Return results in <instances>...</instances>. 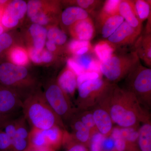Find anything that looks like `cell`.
Returning <instances> with one entry per match:
<instances>
[{
    "instance_id": "38",
    "label": "cell",
    "mask_w": 151,
    "mask_h": 151,
    "mask_svg": "<svg viewBox=\"0 0 151 151\" xmlns=\"http://www.w3.org/2000/svg\"><path fill=\"white\" fill-rule=\"evenodd\" d=\"M12 42L11 36L6 33H3L0 35V54L6 49L8 48Z\"/></svg>"
},
{
    "instance_id": "9",
    "label": "cell",
    "mask_w": 151,
    "mask_h": 151,
    "mask_svg": "<svg viewBox=\"0 0 151 151\" xmlns=\"http://www.w3.org/2000/svg\"><path fill=\"white\" fill-rule=\"evenodd\" d=\"M140 35L133 27L124 21L107 40L117 47L133 44Z\"/></svg>"
},
{
    "instance_id": "4",
    "label": "cell",
    "mask_w": 151,
    "mask_h": 151,
    "mask_svg": "<svg viewBox=\"0 0 151 151\" xmlns=\"http://www.w3.org/2000/svg\"><path fill=\"white\" fill-rule=\"evenodd\" d=\"M126 78V88L134 94L142 106L147 110L151 107V69L140 62Z\"/></svg>"
},
{
    "instance_id": "26",
    "label": "cell",
    "mask_w": 151,
    "mask_h": 151,
    "mask_svg": "<svg viewBox=\"0 0 151 151\" xmlns=\"http://www.w3.org/2000/svg\"><path fill=\"white\" fill-rule=\"evenodd\" d=\"M73 116L80 120L89 129L91 136L96 132H98L91 110L79 111L77 110Z\"/></svg>"
},
{
    "instance_id": "29",
    "label": "cell",
    "mask_w": 151,
    "mask_h": 151,
    "mask_svg": "<svg viewBox=\"0 0 151 151\" xmlns=\"http://www.w3.org/2000/svg\"><path fill=\"white\" fill-rule=\"evenodd\" d=\"M120 129L122 137L127 142L128 147L137 146L139 128L120 127Z\"/></svg>"
},
{
    "instance_id": "36",
    "label": "cell",
    "mask_w": 151,
    "mask_h": 151,
    "mask_svg": "<svg viewBox=\"0 0 151 151\" xmlns=\"http://www.w3.org/2000/svg\"><path fill=\"white\" fill-rule=\"evenodd\" d=\"M12 139L0 129V151H12Z\"/></svg>"
},
{
    "instance_id": "13",
    "label": "cell",
    "mask_w": 151,
    "mask_h": 151,
    "mask_svg": "<svg viewBox=\"0 0 151 151\" xmlns=\"http://www.w3.org/2000/svg\"><path fill=\"white\" fill-rule=\"evenodd\" d=\"M68 125L72 130L70 134L73 139L89 147L91 137L89 129L74 116L70 119Z\"/></svg>"
},
{
    "instance_id": "21",
    "label": "cell",
    "mask_w": 151,
    "mask_h": 151,
    "mask_svg": "<svg viewBox=\"0 0 151 151\" xmlns=\"http://www.w3.org/2000/svg\"><path fill=\"white\" fill-rule=\"evenodd\" d=\"M122 0H107L104 3L98 17L100 24L114 16L119 15V8Z\"/></svg>"
},
{
    "instance_id": "20",
    "label": "cell",
    "mask_w": 151,
    "mask_h": 151,
    "mask_svg": "<svg viewBox=\"0 0 151 151\" xmlns=\"http://www.w3.org/2000/svg\"><path fill=\"white\" fill-rule=\"evenodd\" d=\"M73 60L81 66L85 72H95L101 75L100 60L93 57L92 55L86 54L75 56Z\"/></svg>"
},
{
    "instance_id": "35",
    "label": "cell",
    "mask_w": 151,
    "mask_h": 151,
    "mask_svg": "<svg viewBox=\"0 0 151 151\" xmlns=\"http://www.w3.org/2000/svg\"><path fill=\"white\" fill-rule=\"evenodd\" d=\"M17 120L12 118L8 120L1 128L9 137L12 139L16 132Z\"/></svg>"
},
{
    "instance_id": "37",
    "label": "cell",
    "mask_w": 151,
    "mask_h": 151,
    "mask_svg": "<svg viewBox=\"0 0 151 151\" xmlns=\"http://www.w3.org/2000/svg\"><path fill=\"white\" fill-rule=\"evenodd\" d=\"M42 4L40 1L37 0H32L28 3L27 12L28 16L30 18L35 16L38 12L39 10L41 7Z\"/></svg>"
},
{
    "instance_id": "19",
    "label": "cell",
    "mask_w": 151,
    "mask_h": 151,
    "mask_svg": "<svg viewBox=\"0 0 151 151\" xmlns=\"http://www.w3.org/2000/svg\"><path fill=\"white\" fill-rule=\"evenodd\" d=\"M116 48L114 45L107 40H101L93 47V52L100 62H103L107 61L115 53Z\"/></svg>"
},
{
    "instance_id": "10",
    "label": "cell",
    "mask_w": 151,
    "mask_h": 151,
    "mask_svg": "<svg viewBox=\"0 0 151 151\" xmlns=\"http://www.w3.org/2000/svg\"><path fill=\"white\" fill-rule=\"evenodd\" d=\"M90 110L98 132L105 137H110L113 128V123L108 111L98 104Z\"/></svg>"
},
{
    "instance_id": "16",
    "label": "cell",
    "mask_w": 151,
    "mask_h": 151,
    "mask_svg": "<svg viewBox=\"0 0 151 151\" xmlns=\"http://www.w3.org/2000/svg\"><path fill=\"white\" fill-rule=\"evenodd\" d=\"M65 130L59 126H54L47 129L42 130L47 147L55 151L60 148L63 145Z\"/></svg>"
},
{
    "instance_id": "15",
    "label": "cell",
    "mask_w": 151,
    "mask_h": 151,
    "mask_svg": "<svg viewBox=\"0 0 151 151\" xmlns=\"http://www.w3.org/2000/svg\"><path fill=\"white\" fill-rule=\"evenodd\" d=\"M57 84L68 97H73L77 88V75L68 67L59 76Z\"/></svg>"
},
{
    "instance_id": "45",
    "label": "cell",
    "mask_w": 151,
    "mask_h": 151,
    "mask_svg": "<svg viewBox=\"0 0 151 151\" xmlns=\"http://www.w3.org/2000/svg\"><path fill=\"white\" fill-rule=\"evenodd\" d=\"M24 151H56L54 149L49 147H36L29 146Z\"/></svg>"
},
{
    "instance_id": "28",
    "label": "cell",
    "mask_w": 151,
    "mask_h": 151,
    "mask_svg": "<svg viewBox=\"0 0 151 151\" xmlns=\"http://www.w3.org/2000/svg\"><path fill=\"white\" fill-rule=\"evenodd\" d=\"M62 146L65 151H88V147L74 140L67 130L64 132Z\"/></svg>"
},
{
    "instance_id": "47",
    "label": "cell",
    "mask_w": 151,
    "mask_h": 151,
    "mask_svg": "<svg viewBox=\"0 0 151 151\" xmlns=\"http://www.w3.org/2000/svg\"><path fill=\"white\" fill-rule=\"evenodd\" d=\"M46 46L49 51L53 52L56 50V45L52 41H47L46 43Z\"/></svg>"
},
{
    "instance_id": "14",
    "label": "cell",
    "mask_w": 151,
    "mask_h": 151,
    "mask_svg": "<svg viewBox=\"0 0 151 151\" xmlns=\"http://www.w3.org/2000/svg\"><path fill=\"white\" fill-rule=\"evenodd\" d=\"M134 51L149 68L151 67V34L139 36L134 45Z\"/></svg>"
},
{
    "instance_id": "50",
    "label": "cell",
    "mask_w": 151,
    "mask_h": 151,
    "mask_svg": "<svg viewBox=\"0 0 151 151\" xmlns=\"http://www.w3.org/2000/svg\"><path fill=\"white\" fill-rule=\"evenodd\" d=\"M6 2V1H4V0H0V4H4Z\"/></svg>"
},
{
    "instance_id": "44",
    "label": "cell",
    "mask_w": 151,
    "mask_h": 151,
    "mask_svg": "<svg viewBox=\"0 0 151 151\" xmlns=\"http://www.w3.org/2000/svg\"><path fill=\"white\" fill-rule=\"evenodd\" d=\"M52 55L50 52L47 50H42L41 53L42 62L48 63L52 60Z\"/></svg>"
},
{
    "instance_id": "30",
    "label": "cell",
    "mask_w": 151,
    "mask_h": 151,
    "mask_svg": "<svg viewBox=\"0 0 151 151\" xmlns=\"http://www.w3.org/2000/svg\"><path fill=\"white\" fill-rule=\"evenodd\" d=\"M110 136L114 140L115 151H127L128 144L122 137L120 127H113Z\"/></svg>"
},
{
    "instance_id": "22",
    "label": "cell",
    "mask_w": 151,
    "mask_h": 151,
    "mask_svg": "<svg viewBox=\"0 0 151 151\" xmlns=\"http://www.w3.org/2000/svg\"><path fill=\"white\" fill-rule=\"evenodd\" d=\"M124 21V18L120 15L114 16L107 19L100 25L102 37L104 39L110 37Z\"/></svg>"
},
{
    "instance_id": "3",
    "label": "cell",
    "mask_w": 151,
    "mask_h": 151,
    "mask_svg": "<svg viewBox=\"0 0 151 151\" xmlns=\"http://www.w3.org/2000/svg\"><path fill=\"white\" fill-rule=\"evenodd\" d=\"M139 62V58L134 50L114 53L107 61L100 62V72L106 81L111 84H116L126 78Z\"/></svg>"
},
{
    "instance_id": "39",
    "label": "cell",
    "mask_w": 151,
    "mask_h": 151,
    "mask_svg": "<svg viewBox=\"0 0 151 151\" xmlns=\"http://www.w3.org/2000/svg\"><path fill=\"white\" fill-rule=\"evenodd\" d=\"M101 75L95 72H86L78 76H77V86L84 81L101 77Z\"/></svg>"
},
{
    "instance_id": "2",
    "label": "cell",
    "mask_w": 151,
    "mask_h": 151,
    "mask_svg": "<svg viewBox=\"0 0 151 151\" xmlns=\"http://www.w3.org/2000/svg\"><path fill=\"white\" fill-rule=\"evenodd\" d=\"M23 116L31 128L45 130L59 126L66 130L61 119L49 105L43 94H31L22 102Z\"/></svg>"
},
{
    "instance_id": "11",
    "label": "cell",
    "mask_w": 151,
    "mask_h": 151,
    "mask_svg": "<svg viewBox=\"0 0 151 151\" xmlns=\"http://www.w3.org/2000/svg\"><path fill=\"white\" fill-rule=\"evenodd\" d=\"M119 13L124 21L140 35L142 23L138 16L134 1L122 0L119 6Z\"/></svg>"
},
{
    "instance_id": "41",
    "label": "cell",
    "mask_w": 151,
    "mask_h": 151,
    "mask_svg": "<svg viewBox=\"0 0 151 151\" xmlns=\"http://www.w3.org/2000/svg\"><path fill=\"white\" fill-rule=\"evenodd\" d=\"M32 21L36 24L42 25H45L48 23V18L47 15L43 12H38L34 16L31 18Z\"/></svg>"
},
{
    "instance_id": "23",
    "label": "cell",
    "mask_w": 151,
    "mask_h": 151,
    "mask_svg": "<svg viewBox=\"0 0 151 151\" xmlns=\"http://www.w3.org/2000/svg\"><path fill=\"white\" fill-rule=\"evenodd\" d=\"M27 4L22 0H15L11 2L4 12V14L19 20L22 19L27 12Z\"/></svg>"
},
{
    "instance_id": "1",
    "label": "cell",
    "mask_w": 151,
    "mask_h": 151,
    "mask_svg": "<svg viewBox=\"0 0 151 151\" xmlns=\"http://www.w3.org/2000/svg\"><path fill=\"white\" fill-rule=\"evenodd\" d=\"M97 104L108 111L119 127L139 128L140 123L151 122L148 110L132 93L116 84H110Z\"/></svg>"
},
{
    "instance_id": "34",
    "label": "cell",
    "mask_w": 151,
    "mask_h": 151,
    "mask_svg": "<svg viewBox=\"0 0 151 151\" xmlns=\"http://www.w3.org/2000/svg\"><path fill=\"white\" fill-rule=\"evenodd\" d=\"M105 137L99 132L93 134L90 139L89 147V151H101V144Z\"/></svg>"
},
{
    "instance_id": "49",
    "label": "cell",
    "mask_w": 151,
    "mask_h": 151,
    "mask_svg": "<svg viewBox=\"0 0 151 151\" xmlns=\"http://www.w3.org/2000/svg\"><path fill=\"white\" fill-rule=\"evenodd\" d=\"M4 32V29L0 25V35L3 33Z\"/></svg>"
},
{
    "instance_id": "7",
    "label": "cell",
    "mask_w": 151,
    "mask_h": 151,
    "mask_svg": "<svg viewBox=\"0 0 151 151\" xmlns=\"http://www.w3.org/2000/svg\"><path fill=\"white\" fill-rule=\"evenodd\" d=\"M27 76V69L23 66L9 63L0 65V83L7 87L18 85L25 81Z\"/></svg>"
},
{
    "instance_id": "33",
    "label": "cell",
    "mask_w": 151,
    "mask_h": 151,
    "mask_svg": "<svg viewBox=\"0 0 151 151\" xmlns=\"http://www.w3.org/2000/svg\"><path fill=\"white\" fill-rule=\"evenodd\" d=\"M11 58L13 62L19 66L25 65L28 62L27 54L22 49H14L11 52Z\"/></svg>"
},
{
    "instance_id": "42",
    "label": "cell",
    "mask_w": 151,
    "mask_h": 151,
    "mask_svg": "<svg viewBox=\"0 0 151 151\" xmlns=\"http://www.w3.org/2000/svg\"><path fill=\"white\" fill-rule=\"evenodd\" d=\"M68 67L71 69L77 76L85 73L84 70L82 69L78 63L73 59H69L67 60Z\"/></svg>"
},
{
    "instance_id": "31",
    "label": "cell",
    "mask_w": 151,
    "mask_h": 151,
    "mask_svg": "<svg viewBox=\"0 0 151 151\" xmlns=\"http://www.w3.org/2000/svg\"><path fill=\"white\" fill-rule=\"evenodd\" d=\"M47 36L49 40L53 42L56 45L64 44L67 40V36L65 33L58 28L52 27L47 32Z\"/></svg>"
},
{
    "instance_id": "32",
    "label": "cell",
    "mask_w": 151,
    "mask_h": 151,
    "mask_svg": "<svg viewBox=\"0 0 151 151\" xmlns=\"http://www.w3.org/2000/svg\"><path fill=\"white\" fill-rule=\"evenodd\" d=\"M75 3L76 6H74L78 7L83 9L90 14L94 12L101 5L102 1L98 0H77Z\"/></svg>"
},
{
    "instance_id": "5",
    "label": "cell",
    "mask_w": 151,
    "mask_h": 151,
    "mask_svg": "<svg viewBox=\"0 0 151 151\" xmlns=\"http://www.w3.org/2000/svg\"><path fill=\"white\" fill-rule=\"evenodd\" d=\"M110 84L101 77L81 83L77 86L78 96L76 108L79 111L91 109L97 105Z\"/></svg>"
},
{
    "instance_id": "25",
    "label": "cell",
    "mask_w": 151,
    "mask_h": 151,
    "mask_svg": "<svg viewBox=\"0 0 151 151\" xmlns=\"http://www.w3.org/2000/svg\"><path fill=\"white\" fill-rule=\"evenodd\" d=\"M68 48L75 56L83 55L88 54L90 52H93V47L89 41L73 40L69 42Z\"/></svg>"
},
{
    "instance_id": "12",
    "label": "cell",
    "mask_w": 151,
    "mask_h": 151,
    "mask_svg": "<svg viewBox=\"0 0 151 151\" xmlns=\"http://www.w3.org/2000/svg\"><path fill=\"white\" fill-rule=\"evenodd\" d=\"M70 32L74 39L90 41L95 35L94 22L90 17L78 21L70 26Z\"/></svg>"
},
{
    "instance_id": "40",
    "label": "cell",
    "mask_w": 151,
    "mask_h": 151,
    "mask_svg": "<svg viewBox=\"0 0 151 151\" xmlns=\"http://www.w3.org/2000/svg\"><path fill=\"white\" fill-rule=\"evenodd\" d=\"M101 151H115V142L111 136L105 137L101 144Z\"/></svg>"
},
{
    "instance_id": "18",
    "label": "cell",
    "mask_w": 151,
    "mask_h": 151,
    "mask_svg": "<svg viewBox=\"0 0 151 151\" xmlns=\"http://www.w3.org/2000/svg\"><path fill=\"white\" fill-rule=\"evenodd\" d=\"M137 147L139 151H151V122L143 124L138 130Z\"/></svg>"
},
{
    "instance_id": "17",
    "label": "cell",
    "mask_w": 151,
    "mask_h": 151,
    "mask_svg": "<svg viewBox=\"0 0 151 151\" xmlns=\"http://www.w3.org/2000/svg\"><path fill=\"white\" fill-rule=\"evenodd\" d=\"M89 17H90L89 14L86 11L74 6L65 9L61 14V20L63 24L70 26L78 21Z\"/></svg>"
},
{
    "instance_id": "43",
    "label": "cell",
    "mask_w": 151,
    "mask_h": 151,
    "mask_svg": "<svg viewBox=\"0 0 151 151\" xmlns=\"http://www.w3.org/2000/svg\"><path fill=\"white\" fill-rule=\"evenodd\" d=\"M42 51H38L35 48H32L30 52V56L34 62L35 63H40L42 62Z\"/></svg>"
},
{
    "instance_id": "24",
    "label": "cell",
    "mask_w": 151,
    "mask_h": 151,
    "mask_svg": "<svg viewBox=\"0 0 151 151\" xmlns=\"http://www.w3.org/2000/svg\"><path fill=\"white\" fill-rule=\"evenodd\" d=\"M29 31L33 39L35 48L38 51H42L45 44L47 35L46 29L40 25L34 24L30 27Z\"/></svg>"
},
{
    "instance_id": "48",
    "label": "cell",
    "mask_w": 151,
    "mask_h": 151,
    "mask_svg": "<svg viewBox=\"0 0 151 151\" xmlns=\"http://www.w3.org/2000/svg\"><path fill=\"white\" fill-rule=\"evenodd\" d=\"M127 151H139L138 147L133 148L130 149L128 150Z\"/></svg>"
},
{
    "instance_id": "6",
    "label": "cell",
    "mask_w": 151,
    "mask_h": 151,
    "mask_svg": "<svg viewBox=\"0 0 151 151\" xmlns=\"http://www.w3.org/2000/svg\"><path fill=\"white\" fill-rule=\"evenodd\" d=\"M43 95L49 105L64 124H68L77 111L76 108L72 105L69 97L58 84L55 83L47 87Z\"/></svg>"
},
{
    "instance_id": "46",
    "label": "cell",
    "mask_w": 151,
    "mask_h": 151,
    "mask_svg": "<svg viewBox=\"0 0 151 151\" xmlns=\"http://www.w3.org/2000/svg\"><path fill=\"white\" fill-rule=\"evenodd\" d=\"M12 118H13V116L4 115L0 112V129L8 120H9Z\"/></svg>"
},
{
    "instance_id": "27",
    "label": "cell",
    "mask_w": 151,
    "mask_h": 151,
    "mask_svg": "<svg viewBox=\"0 0 151 151\" xmlns=\"http://www.w3.org/2000/svg\"><path fill=\"white\" fill-rule=\"evenodd\" d=\"M138 16L142 23L151 17V1H134Z\"/></svg>"
},
{
    "instance_id": "8",
    "label": "cell",
    "mask_w": 151,
    "mask_h": 151,
    "mask_svg": "<svg viewBox=\"0 0 151 151\" xmlns=\"http://www.w3.org/2000/svg\"><path fill=\"white\" fill-rule=\"evenodd\" d=\"M22 106V101L19 95L0 83V112L13 117Z\"/></svg>"
}]
</instances>
